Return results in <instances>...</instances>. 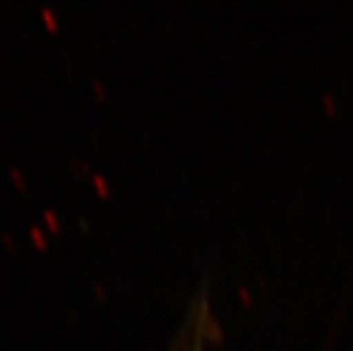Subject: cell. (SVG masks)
Listing matches in <instances>:
<instances>
[{"mask_svg": "<svg viewBox=\"0 0 353 351\" xmlns=\"http://www.w3.org/2000/svg\"><path fill=\"white\" fill-rule=\"evenodd\" d=\"M183 337H185V334H183ZM183 337L179 339L178 343H174V346H172V350H170V351H178V350H179V346H181V344H183Z\"/></svg>", "mask_w": 353, "mask_h": 351, "instance_id": "cell-2", "label": "cell"}, {"mask_svg": "<svg viewBox=\"0 0 353 351\" xmlns=\"http://www.w3.org/2000/svg\"><path fill=\"white\" fill-rule=\"evenodd\" d=\"M188 330H190V341H188L190 351H205V335L210 330V312L206 299H201V305L197 307Z\"/></svg>", "mask_w": 353, "mask_h": 351, "instance_id": "cell-1", "label": "cell"}]
</instances>
